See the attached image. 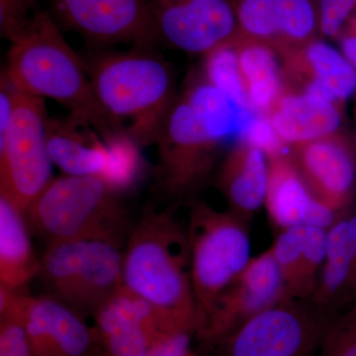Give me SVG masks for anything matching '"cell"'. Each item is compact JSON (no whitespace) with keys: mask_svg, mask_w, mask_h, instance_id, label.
<instances>
[{"mask_svg":"<svg viewBox=\"0 0 356 356\" xmlns=\"http://www.w3.org/2000/svg\"><path fill=\"white\" fill-rule=\"evenodd\" d=\"M4 72L18 90L60 103L70 119L93 129L105 143L129 137L125 126L103 108L83 58L67 43L50 14H37L11 42Z\"/></svg>","mask_w":356,"mask_h":356,"instance_id":"1","label":"cell"},{"mask_svg":"<svg viewBox=\"0 0 356 356\" xmlns=\"http://www.w3.org/2000/svg\"><path fill=\"white\" fill-rule=\"evenodd\" d=\"M127 238L123 286L151 304L163 331L195 337L200 318L192 287L186 229L170 211L147 210Z\"/></svg>","mask_w":356,"mask_h":356,"instance_id":"2","label":"cell"},{"mask_svg":"<svg viewBox=\"0 0 356 356\" xmlns=\"http://www.w3.org/2000/svg\"><path fill=\"white\" fill-rule=\"evenodd\" d=\"M98 100L138 146L154 144L177 96L170 65L154 49L97 51L83 58ZM126 127V126H125Z\"/></svg>","mask_w":356,"mask_h":356,"instance_id":"3","label":"cell"},{"mask_svg":"<svg viewBox=\"0 0 356 356\" xmlns=\"http://www.w3.org/2000/svg\"><path fill=\"white\" fill-rule=\"evenodd\" d=\"M119 195L102 178L64 175L53 178L26 217L47 243L86 238L121 243L128 224Z\"/></svg>","mask_w":356,"mask_h":356,"instance_id":"4","label":"cell"},{"mask_svg":"<svg viewBox=\"0 0 356 356\" xmlns=\"http://www.w3.org/2000/svg\"><path fill=\"white\" fill-rule=\"evenodd\" d=\"M188 203L186 232L200 329L220 295L250 264L252 247L248 222L203 201Z\"/></svg>","mask_w":356,"mask_h":356,"instance_id":"5","label":"cell"},{"mask_svg":"<svg viewBox=\"0 0 356 356\" xmlns=\"http://www.w3.org/2000/svg\"><path fill=\"white\" fill-rule=\"evenodd\" d=\"M121 243L86 238L48 243L39 275L51 296L84 316H92L123 287Z\"/></svg>","mask_w":356,"mask_h":356,"instance_id":"6","label":"cell"},{"mask_svg":"<svg viewBox=\"0 0 356 356\" xmlns=\"http://www.w3.org/2000/svg\"><path fill=\"white\" fill-rule=\"evenodd\" d=\"M48 119L44 99L17 89L10 123L0 132V195L25 214L54 178Z\"/></svg>","mask_w":356,"mask_h":356,"instance_id":"7","label":"cell"},{"mask_svg":"<svg viewBox=\"0 0 356 356\" xmlns=\"http://www.w3.org/2000/svg\"><path fill=\"white\" fill-rule=\"evenodd\" d=\"M154 145V188L172 202L193 200L215 166L219 143L206 134L184 96H177Z\"/></svg>","mask_w":356,"mask_h":356,"instance_id":"8","label":"cell"},{"mask_svg":"<svg viewBox=\"0 0 356 356\" xmlns=\"http://www.w3.org/2000/svg\"><path fill=\"white\" fill-rule=\"evenodd\" d=\"M330 317L309 300L285 298L222 344V356H317Z\"/></svg>","mask_w":356,"mask_h":356,"instance_id":"9","label":"cell"},{"mask_svg":"<svg viewBox=\"0 0 356 356\" xmlns=\"http://www.w3.org/2000/svg\"><path fill=\"white\" fill-rule=\"evenodd\" d=\"M51 4L58 26L95 46L154 49L159 44L149 0H51Z\"/></svg>","mask_w":356,"mask_h":356,"instance_id":"10","label":"cell"},{"mask_svg":"<svg viewBox=\"0 0 356 356\" xmlns=\"http://www.w3.org/2000/svg\"><path fill=\"white\" fill-rule=\"evenodd\" d=\"M285 298L282 276L268 248L252 257L220 295L195 337L204 348L222 346L245 323Z\"/></svg>","mask_w":356,"mask_h":356,"instance_id":"11","label":"cell"},{"mask_svg":"<svg viewBox=\"0 0 356 356\" xmlns=\"http://www.w3.org/2000/svg\"><path fill=\"white\" fill-rule=\"evenodd\" d=\"M159 44L206 55L243 33L231 0H149Z\"/></svg>","mask_w":356,"mask_h":356,"instance_id":"12","label":"cell"},{"mask_svg":"<svg viewBox=\"0 0 356 356\" xmlns=\"http://www.w3.org/2000/svg\"><path fill=\"white\" fill-rule=\"evenodd\" d=\"M19 313L35 356H104L93 327L51 295L22 293Z\"/></svg>","mask_w":356,"mask_h":356,"instance_id":"13","label":"cell"},{"mask_svg":"<svg viewBox=\"0 0 356 356\" xmlns=\"http://www.w3.org/2000/svg\"><path fill=\"white\" fill-rule=\"evenodd\" d=\"M293 163L314 197L341 213L348 209L356 185V161L346 136L337 132L291 147Z\"/></svg>","mask_w":356,"mask_h":356,"instance_id":"14","label":"cell"},{"mask_svg":"<svg viewBox=\"0 0 356 356\" xmlns=\"http://www.w3.org/2000/svg\"><path fill=\"white\" fill-rule=\"evenodd\" d=\"M284 89L301 91L337 105L356 95V70L341 51L314 39L281 55Z\"/></svg>","mask_w":356,"mask_h":356,"instance_id":"15","label":"cell"},{"mask_svg":"<svg viewBox=\"0 0 356 356\" xmlns=\"http://www.w3.org/2000/svg\"><path fill=\"white\" fill-rule=\"evenodd\" d=\"M92 318L104 356H144L165 332L151 304L124 286Z\"/></svg>","mask_w":356,"mask_h":356,"instance_id":"16","label":"cell"},{"mask_svg":"<svg viewBox=\"0 0 356 356\" xmlns=\"http://www.w3.org/2000/svg\"><path fill=\"white\" fill-rule=\"evenodd\" d=\"M309 301L330 318L356 305V211H341L327 229L324 264Z\"/></svg>","mask_w":356,"mask_h":356,"instance_id":"17","label":"cell"},{"mask_svg":"<svg viewBox=\"0 0 356 356\" xmlns=\"http://www.w3.org/2000/svg\"><path fill=\"white\" fill-rule=\"evenodd\" d=\"M266 205L269 219L278 229L316 227L329 229L339 213L314 197L290 156H271Z\"/></svg>","mask_w":356,"mask_h":356,"instance_id":"18","label":"cell"},{"mask_svg":"<svg viewBox=\"0 0 356 356\" xmlns=\"http://www.w3.org/2000/svg\"><path fill=\"white\" fill-rule=\"evenodd\" d=\"M266 117L281 142L292 147L339 132L343 109L308 93L284 89Z\"/></svg>","mask_w":356,"mask_h":356,"instance_id":"19","label":"cell"},{"mask_svg":"<svg viewBox=\"0 0 356 356\" xmlns=\"http://www.w3.org/2000/svg\"><path fill=\"white\" fill-rule=\"evenodd\" d=\"M269 159L261 147L238 140L225 159L218 175V186L228 211L250 222L266 202Z\"/></svg>","mask_w":356,"mask_h":356,"instance_id":"20","label":"cell"},{"mask_svg":"<svg viewBox=\"0 0 356 356\" xmlns=\"http://www.w3.org/2000/svg\"><path fill=\"white\" fill-rule=\"evenodd\" d=\"M47 146L51 163L64 175L104 178L109 147L93 129L65 119H48Z\"/></svg>","mask_w":356,"mask_h":356,"instance_id":"21","label":"cell"},{"mask_svg":"<svg viewBox=\"0 0 356 356\" xmlns=\"http://www.w3.org/2000/svg\"><path fill=\"white\" fill-rule=\"evenodd\" d=\"M29 222L23 211L0 195V284L20 291L40 274Z\"/></svg>","mask_w":356,"mask_h":356,"instance_id":"22","label":"cell"},{"mask_svg":"<svg viewBox=\"0 0 356 356\" xmlns=\"http://www.w3.org/2000/svg\"><path fill=\"white\" fill-rule=\"evenodd\" d=\"M236 51L250 107L266 115L284 90L280 54L271 44L243 34L236 42Z\"/></svg>","mask_w":356,"mask_h":356,"instance_id":"23","label":"cell"},{"mask_svg":"<svg viewBox=\"0 0 356 356\" xmlns=\"http://www.w3.org/2000/svg\"><path fill=\"white\" fill-rule=\"evenodd\" d=\"M194 79L184 93L192 111L206 134L221 145L232 136L240 137L243 126L254 111L238 108L205 76Z\"/></svg>","mask_w":356,"mask_h":356,"instance_id":"24","label":"cell"},{"mask_svg":"<svg viewBox=\"0 0 356 356\" xmlns=\"http://www.w3.org/2000/svg\"><path fill=\"white\" fill-rule=\"evenodd\" d=\"M277 50L281 55L303 46L320 34L318 0H274Z\"/></svg>","mask_w":356,"mask_h":356,"instance_id":"25","label":"cell"},{"mask_svg":"<svg viewBox=\"0 0 356 356\" xmlns=\"http://www.w3.org/2000/svg\"><path fill=\"white\" fill-rule=\"evenodd\" d=\"M238 40L233 43L219 47L206 55L203 74L213 86L228 96L238 108L245 111H254L248 102L238 65L236 51Z\"/></svg>","mask_w":356,"mask_h":356,"instance_id":"26","label":"cell"},{"mask_svg":"<svg viewBox=\"0 0 356 356\" xmlns=\"http://www.w3.org/2000/svg\"><path fill=\"white\" fill-rule=\"evenodd\" d=\"M305 233L306 226L280 229L270 248L282 276L286 298L299 299Z\"/></svg>","mask_w":356,"mask_h":356,"instance_id":"27","label":"cell"},{"mask_svg":"<svg viewBox=\"0 0 356 356\" xmlns=\"http://www.w3.org/2000/svg\"><path fill=\"white\" fill-rule=\"evenodd\" d=\"M19 291L0 294V356H35L19 313Z\"/></svg>","mask_w":356,"mask_h":356,"instance_id":"28","label":"cell"},{"mask_svg":"<svg viewBox=\"0 0 356 356\" xmlns=\"http://www.w3.org/2000/svg\"><path fill=\"white\" fill-rule=\"evenodd\" d=\"M231 2L243 34L277 49L280 36L274 0H231Z\"/></svg>","mask_w":356,"mask_h":356,"instance_id":"29","label":"cell"},{"mask_svg":"<svg viewBox=\"0 0 356 356\" xmlns=\"http://www.w3.org/2000/svg\"><path fill=\"white\" fill-rule=\"evenodd\" d=\"M317 356H356V305L330 318Z\"/></svg>","mask_w":356,"mask_h":356,"instance_id":"30","label":"cell"},{"mask_svg":"<svg viewBox=\"0 0 356 356\" xmlns=\"http://www.w3.org/2000/svg\"><path fill=\"white\" fill-rule=\"evenodd\" d=\"M36 10V0H0V33L8 41L19 38L30 25Z\"/></svg>","mask_w":356,"mask_h":356,"instance_id":"31","label":"cell"},{"mask_svg":"<svg viewBox=\"0 0 356 356\" xmlns=\"http://www.w3.org/2000/svg\"><path fill=\"white\" fill-rule=\"evenodd\" d=\"M320 35L339 39L356 11V0H318Z\"/></svg>","mask_w":356,"mask_h":356,"instance_id":"32","label":"cell"},{"mask_svg":"<svg viewBox=\"0 0 356 356\" xmlns=\"http://www.w3.org/2000/svg\"><path fill=\"white\" fill-rule=\"evenodd\" d=\"M193 334L165 332L159 337L144 356H182L191 350Z\"/></svg>","mask_w":356,"mask_h":356,"instance_id":"33","label":"cell"},{"mask_svg":"<svg viewBox=\"0 0 356 356\" xmlns=\"http://www.w3.org/2000/svg\"><path fill=\"white\" fill-rule=\"evenodd\" d=\"M337 40L341 53L356 70V33L343 32Z\"/></svg>","mask_w":356,"mask_h":356,"instance_id":"34","label":"cell"},{"mask_svg":"<svg viewBox=\"0 0 356 356\" xmlns=\"http://www.w3.org/2000/svg\"><path fill=\"white\" fill-rule=\"evenodd\" d=\"M343 32L356 33V11L355 13L353 14V17L348 21V24H346V28H344ZM343 33H341V34H343Z\"/></svg>","mask_w":356,"mask_h":356,"instance_id":"35","label":"cell"},{"mask_svg":"<svg viewBox=\"0 0 356 356\" xmlns=\"http://www.w3.org/2000/svg\"><path fill=\"white\" fill-rule=\"evenodd\" d=\"M182 356H222V355H202V353H195V351L191 350L189 351H187V353H185V355H182Z\"/></svg>","mask_w":356,"mask_h":356,"instance_id":"36","label":"cell"}]
</instances>
